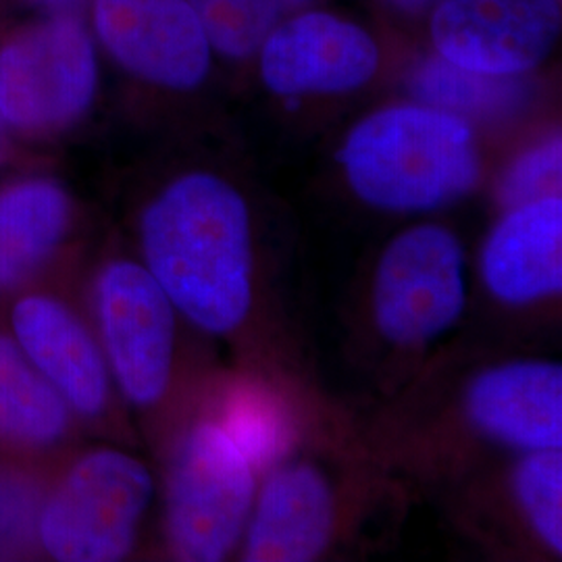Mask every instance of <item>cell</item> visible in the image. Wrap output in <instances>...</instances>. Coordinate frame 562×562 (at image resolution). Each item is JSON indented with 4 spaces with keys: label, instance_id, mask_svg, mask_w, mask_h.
Masks as SVG:
<instances>
[{
    "label": "cell",
    "instance_id": "cell-10",
    "mask_svg": "<svg viewBox=\"0 0 562 562\" xmlns=\"http://www.w3.org/2000/svg\"><path fill=\"white\" fill-rule=\"evenodd\" d=\"M559 30L557 0H443L431 21L443 59L492 76H519L542 63Z\"/></svg>",
    "mask_w": 562,
    "mask_h": 562
},
{
    "label": "cell",
    "instance_id": "cell-16",
    "mask_svg": "<svg viewBox=\"0 0 562 562\" xmlns=\"http://www.w3.org/2000/svg\"><path fill=\"white\" fill-rule=\"evenodd\" d=\"M71 408L20 344L0 336V443L18 450H42L63 440Z\"/></svg>",
    "mask_w": 562,
    "mask_h": 562
},
{
    "label": "cell",
    "instance_id": "cell-24",
    "mask_svg": "<svg viewBox=\"0 0 562 562\" xmlns=\"http://www.w3.org/2000/svg\"><path fill=\"white\" fill-rule=\"evenodd\" d=\"M48 2H65V0H48Z\"/></svg>",
    "mask_w": 562,
    "mask_h": 562
},
{
    "label": "cell",
    "instance_id": "cell-11",
    "mask_svg": "<svg viewBox=\"0 0 562 562\" xmlns=\"http://www.w3.org/2000/svg\"><path fill=\"white\" fill-rule=\"evenodd\" d=\"M94 23L111 55L142 80L190 90L209 71V41L188 0H97Z\"/></svg>",
    "mask_w": 562,
    "mask_h": 562
},
{
    "label": "cell",
    "instance_id": "cell-15",
    "mask_svg": "<svg viewBox=\"0 0 562 562\" xmlns=\"http://www.w3.org/2000/svg\"><path fill=\"white\" fill-rule=\"evenodd\" d=\"M71 201L57 181L32 178L0 190V292L32 278L65 240Z\"/></svg>",
    "mask_w": 562,
    "mask_h": 562
},
{
    "label": "cell",
    "instance_id": "cell-22",
    "mask_svg": "<svg viewBox=\"0 0 562 562\" xmlns=\"http://www.w3.org/2000/svg\"><path fill=\"white\" fill-rule=\"evenodd\" d=\"M392 4H396V7H401L404 11H419L423 7H427L429 2H434V0H390Z\"/></svg>",
    "mask_w": 562,
    "mask_h": 562
},
{
    "label": "cell",
    "instance_id": "cell-17",
    "mask_svg": "<svg viewBox=\"0 0 562 562\" xmlns=\"http://www.w3.org/2000/svg\"><path fill=\"white\" fill-rule=\"evenodd\" d=\"M411 90L422 101L461 117H501L521 106L522 81L515 76H492L464 69L448 59L431 57L417 65Z\"/></svg>",
    "mask_w": 562,
    "mask_h": 562
},
{
    "label": "cell",
    "instance_id": "cell-9",
    "mask_svg": "<svg viewBox=\"0 0 562 562\" xmlns=\"http://www.w3.org/2000/svg\"><path fill=\"white\" fill-rule=\"evenodd\" d=\"M469 436L521 454L562 448V367L548 359H506L473 371L459 392Z\"/></svg>",
    "mask_w": 562,
    "mask_h": 562
},
{
    "label": "cell",
    "instance_id": "cell-3",
    "mask_svg": "<svg viewBox=\"0 0 562 562\" xmlns=\"http://www.w3.org/2000/svg\"><path fill=\"white\" fill-rule=\"evenodd\" d=\"M257 471L229 423L201 419L183 431L165 477V538L178 561L238 554L259 492Z\"/></svg>",
    "mask_w": 562,
    "mask_h": 562
},
{
    "label": "cell",
    "instance_id": "cell-4",
    "mask_svg": "<svg viewBox=\"0 0 562 562\" xmlns=\"http://www.w3.org/2000/svg\"><path fill=\"white\" fill-rule=\"evenodd\" d=\"M362 464L317 448L292 446L259 480L240 561L311 562L338 552L355 527Z\"/></svg>",
    "mask_w": 562,
    "mask_h": 562
},
{
    "label": "cell",
    "instance_id": "cell-19",
    "mask_svg": "<svg viewBox=\"0 0 562 562\" xmlns=\"http://www.w3.org/2000/svg\"><path fill=\"white\" fill-rule=\"evenodd\" d=\"M204 36L223 55L246 57L259 50L280 21L273 0H188Z\"/></svg>",
    "mask_w": 562,
    "mask_h": 562
},
{
    "label": "cell",
    "instance_id": "cell-14",
    "mask_svg": "<svg viewBox=\"0 0 562 562\" xmlns=\"http://www.w3.org/2000/svg\"><path fill=\"white\" fill-rule=\"evenodd\" d=\"M15 341L81 417H99L111 398V371L101 344L80 317L53 296H23L11 315Z\"/></svg>",
    "mask_w": 562,
    "mask_h": 562
},
{
    "label": "cell",
    "instance_id": "cell-21",
    "mask_svg": "<svg viewBox=\"0 0 562 562\" xmlns=\"http://www.w3.org/2000/svg\"><path fill=\"white\" fill-rule=\"evenodd\" d=\"M41 506L32 483L0 469V559L18 554L38 536Z\"/></svg>",
    "mask_w": 562,
    "mask_h": 562
},
{
    "label": "cell",
    "instance_id": "cell-18",
    "mask_svg": "<svg viewBox=\"0 0 562 562\" xmlns=\"http://www.w3.org/2000/svg\"><path fill=\"white\" fill-rule=\"evenodd\" d=\"M508 492L529 533L550 554H562V452L543 448L517 454Z\"/></svg>",
    "mask_w": 562,
    "mask_h": 562
},
{
    "label": "cell",
    "instance_id": "cell-13",
    "mask_svg": "<svg viewBox=\"0 0 562 562\" xmlns=\"http://www.w3.org/2000/svg\"><path fill=\"white\" fill-rule=\"evenodd\" d=\"M480 278L494 301L515 308L561 296V194L506 206L483 240Z\"/></svg>",
    "mask_w": 562,
    "mask_h": 562
},
{
    "label": "cell",
    "instance_id": "cell-1",
    "mask_svg": "<svg viewBox=\"0 0 562 562\" xmlns=\"http://www.w3.org/2000/svg\"><path fill=\"white\" fill-rule=\"evenodd\" d=\"M144 267L183 319L215 338L236 336L257 299V240L246 199L213 173H188L140 217Z\"/></svg>",
    "mask_w": 562,
    "mask_h": 562
},
{
    "label": "cell",
    "instance_id": "cell-2",
    "mask_svg": "<svg viewBox=\"0 0 562 562\" xmlns=\"http://www.w3.org/2000/svg\"><path fill=\"white\" fill-rule=\"evenodd\" d=\"M352 192L387 213H431L464 199L480 180V150L461 115L429 104L382 109L340 150Z\"/></svg>",
    "mask_w": 562,
    "mask_h": 562
},
{
    "label": "cell",
    "instance_id": "cell-5",
    "mask_svg": "<svg viewBox=\"0 0 562 562\" xmlns=\"http://www.w3.org/2000/svg\"><path fill=\"white\" fill-rule=\"evenodd\" d=\"M155 487L138 457L97 448L74 462L42 503L38 542L55 561H123L138 542Z\"/></svg>",
    "mask_w": 562,
    "mask_h": 562
},
{
    "label": "cell",
    "instance_id": "cell-23",
    "mask_svg": "<svg viewBox=\"0 0 562 562\" xmlns=\"http://www.w3.org/2000/svg\"><path fill=\"white\" fill-rule=\"evenodd\" d=\"M278 7H280L281 13H288V11H294L302 4H306L308 0H273Z\"/></svg>",
    "mask_w": 562,
    "mask_h": 562
},
{
    "label": "cell",
    "instance_id": "cell-7",
    "mask_svg": "<svg viewBox=\"0 0 562 562\" xmlns=\"http://www.w3.org/2000/svg\"><path fill=\"white\" fill-rule=\"evenodd\" d=\"M102 355L125 401L157 406L176 362L178 311L142 262H106L94 285Z\"/></svg>",
    "mask_w": 562,
    "mask_h": 562
},
{
    "label": "cell",
    "instance_id": "cell-12",
    "mask_svg": "<svg viewBox=\"0 0 562 562\" xmlns=\"http://www.w3.org/2000/svg\"><path fill=\"white\" fill-rule=\"evenodd\" d=\"M378 46L359 25L308 13L283 23L262 44V80L281 97L348 92L371 80Z\"/></svg>",
    "mask_w": 562,
    "mask_h": 562
},
{
    "label": "cell",
    "instance_id": "cell-20",
    "mask_svg": "<svg viewBox=\"0 0 562 562\" xmlns=\"http://www.w3.org/2000/svg\"><path fill=\"white\" fill-rule=\"evenodd\" d=\"M561 136H552L522 153L501 181V199L506 206L559 194L561 186Z\"/></svg>",
    "mask_w": 562,
    "mask_h": 562
},
{
    "label": "cell",
    "instance_id": "cell-8",
    "mask_svg": "<svg viewBox=\"0 0 562 562\" xmlns=\"http://www.w3.org/2000/svg\"><path fill=\"white\" fill-rule=\"evenodd\" d=\"M97 57L74 18H53L0 50V117L27 134H50L80 120L94 101Z\"/></svg>",
    "mask_w": 562,
    "mask_h": 562
},
{
    "label": "cell",
    "instance_id": "cell-6",
    "mask_svg": "<svg viewBox=\"0 0 562 562\" xmlns=\"http://www.w3.org/2000/svg\"><path fill=\"white\" fill-rule=\"evenodd\" d=\"M467 302V255L450 227L417 223L385 244L371 281V315L392 348L434 344L461 322Z\"/></svg>",
    "mask_w": 562,
    "mask_h": 562
}]
</instances>
